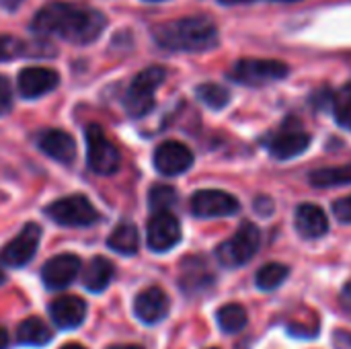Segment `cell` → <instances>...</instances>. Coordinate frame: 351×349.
<instances>
[{
    "label": "cell",
    "instance_id": "1",
    "mask_svg": "<svg viewBox=\"0 0 351 349\" xmlns=\"http://www.w3.org/2000/svg\"><path fill=\"white\" fill-rule=\"evenodd\" d=\"M107 19L93 6L74 4V2H49L41 6L33 21L31 31L37 35H56L76 45H86L99 39L105 31Z\"/></svg>",
    "mask_w": 351,
    "mask_h": 349
},
{
    "label": "cell",
    "instance_id": "2",
    "mask_svg": "<svg viewBox=\"0 0 351 349\" xmlns=\"http://www.w3.org/2000/svg\"><path fill=\"white\" fill-rule=\"evenodd\" d=\"M154 41L169 51L204 53L218 45V29L206 16H183L152 29Z\"/></svg>",
    "mask_w": 351,
    "mask_h": 349
},
{
    "label": "cell",
    "instance_id": "3",
    "mask_svg": "<svg viewBox=\"0 0 351 349\" xmlns=\"http://www.w3.org/2000/svg\"><path fill=\"white\" fill-rule=\"evenodd\" d=\"M165 78L167 70L162 66H148L134 76L123 97V107L130 117L140 119L154 109V95L158 86L165 82Z\"/></svg>",
    "mask_w": 351,
    "mask_h": 349
},
{
    "label": "cell",
    "instance_id": "4",
    "mask_svg": "<svg viewBox=\"0 0 351 349\" xmlns=\"http://www.w3.org/2000/svg\"><path fill=\"white\" fill-rule=\"evenodd\" d=\"M259 245H261L259 228L253 222H243L239 230L216 249V259L220 261V265L228 269L243 267L257 255Z\"/></svg>",
    "mask_w": 351,
    "mask_h": 349
},
{
    "label": "cell",
    "instance_id": "5",
    "mask_svg": "<svg viewBox=\"0 0 351 349\" xmlns=\"http://www.w3.org/2000/svg\"><path fill=\"white\" fill-rule=\"evenodd\" d=\"M86 163L88 169L97 175H113L119 169L121 156L115 144L107 138L101 125H86Z\"/></svg>",
    "mask_w": 351,
    "mask_h": 349
},
{
    "label": "cell",
    "instance_id": "6",
    "mask_svg": "<svg viewBox=\"0 0 351 349\" xmlns=\"http://www.w3.org/2000/svg\"><path fill=\"white\" fill-rule=\"evenodd\" d=\"M45 214L60 226L68 228H82V226H93L99 222V212L90 204L88 197L84 195H68L62 197L45 208Z\"/></svg>",
    "mask_w": 351,
    "mask_h": 349
},
{
    "label": "cell",
    "instance_id": "7",
    "mask_svg": "<svg viewBox=\"0 0 351 349\" xmlns=\"http://www.w3.org/2000/svg\"><path fill=\"white\" fill-rule=\"evenodd\" d=\"M290 74V66L278 60H257V58H245L234 62L230 70V78L247 84V86H263L267 82L282 80Z\"/></svg>",
    "mask_w": 351,
    "mask_h": 349
},
{
    "label": "cell",
    "instance_id": "8",
    "mask_svg": "<svg viewBox=\"0 0 351 349\" xmlns=\"http://www.w3.org/2000/svg\"><path fill=\"white\" fill-rule=\"evenodd\" d=\"M189 210L195 218H228L241 210L234 195L220 189H202L191 195Z\"/></svg>",
    "mask_w": 351,
    "mask_h": 349
},
{
    "label": "cell",
    "instance_id": "9",
    "mask_svg": "<svg viewBox=\"0 0 351 349\" xmlns=\"http://www.w3.org/2000/svg\"><path fill=\"white\" fill-rule=\"evenodd\" d=\"M181 241V224L179 220L169 212H154V216L148 220L146 226V243L148 249L154 253H167L173 247H177Z\"/></svg>",
    "mask_w": 351,
    "mask_h": 349
},
{
    "label": "cell",
    "instance_id": "10",
    "mask_svg": "<svg viewBox=\"0 0 351 349\" xmlns=\"http://www.w3.org/2000/svg\"><path fill=\"white\" fill-rule=\"evenodd\" d=\"M41 241V228L35 222L25 224V228L0 251V263L8 267H25L37 253Z\"/></svg>",
    "mask_w": 351,
    "mask_h": 349
},
{
    "label": "cell",
    "instance_id": "11",
    "mask_svg": "<svg viewBox=\"0 0 351 349\" xmlns=\"http://www.w3.org/2000/svg\"><path fill=\"white\" fill-rule=\"evenodd\" d=\"M152 163L160 175L177 177V175H183L191 169L193 152L177 140H167V142L158 144V148L154 150Z\"/></svg>",
    "mask_w": 351,
    "mask_h": 349
},
{
    "label": "cell",
    "instance_id": "12",
    "mask_svg": "<svg viewBox=\"0 0 351 349\" xmlns=\"http://www.w3.org/2000/svg\"><path fill=\"white\" fill-rule=\"evenodd\" d=\"M80 269H82V261L76 255L72 253L56 255L49 261H45V265L41 267V280L47 290H66L78 278Z\"/></svg>",
    "mask_w": 351,
    "mask_h": 349
},
{
    "label": "cell",
    "instance_id": "13",
    "mask_svg": "<svg viewBox=\"0 0 351 349\" xmlns=\"http://www.w3.org/2000/svg\"><path fill=\"white\" fill-rule=\"evenodd\" d=\"M60 82V74L51 68L43 66H29L19 72L16 88L23 99H39L51 93Z\"/></svg>",
    "mask_w": 351,
    "mask_h": 349
},
{
    "label": "cell",
    "instance_id": "14",
    "mask_svg": "<svg viewBox=\"0 0 351 349\" xmlns=\"http://www.w3.org/2000/svg\"><path fill=\"white\" fill-rule=\"evenodd\" d=\"M37 148L60 165H72L76 158V140L64 130H43L35 136Z\"/></svg>",
    "mask_w": 351,
    "mask_h": 349
},
{
    "label": "cell",
    "instance_id": "15",
    "mask_svg": "<svg viewBox=\"0 0 351 349\" xmlns=\"http://www.w3.org/2000/svg\"><path fill=\"white\" fill-rule=\"evenodd\" d=\"M169 296L160 288H146L134 298V315L144 325H156L169 317Z\"/></svg>",
    "mask_w": 351,
    "mask_h": 349
},
{
    "label": "cell",
    "instance_id": "16",
    "mask_svg": "<svg viewBox=\"0 0 351 349\" xmlns=\"http://www.w3.org/2000/svg\"><path fill=\"white\" fill-rule=\"evenodd\" d=\"M311 146V134L302 130H282L271 136L267 142V150L276 160H290L300 154H304Z\"/></svg>",
    "mask_w": 351,
    "mask_h": 349
},
{
    "label": "cell",
    "instance_id": "17",
    "mask_svg": "<svg viewBox=\"0 0 351 349\" xmlns=\"http://www.w3.org/2000/svg\"><path fill=\"white\" fill-rule=\"evenodd\" d=\"M49 317L58 329H76L86 319V302L78 296H60L49 304Z\"/></svg>",
    "mask_w": 351,
    "mask_h": 349
},
{
    "label": "cell",
    "instance_id": "18",
    "mask_svg": "<svg viewBox=\"0 0 351 349\" xmlns=\"http://www.w3.org/2000/svg\"><path fill=\"white\" fill-rule=\"evenodd\" d=\"M294 226H296V232L302 239L317 241V239H321V237H325L329 232V218H327V214L319 206L302 204V206L296 208Z\"/></svg>",
    "mask_w": 351,
    "mask_h": 349
},
{
    "label": "cell",
    "instance_id": "19",
    "mask_svg": "<svg viewBox=\"0 0 351 349\" xmlns=\"http://www.w3.org/2000/svg\"><path fill=\"white\" fill-rule=\"evenodd\" d=\"M113 274H115V269H113V263L109 259L93 257L88 261V265L84 267V272H82V286L88 292L99 294V292H103L111 284Z\"/></svg>",
    "mask_w": 351,
    "mask_h": 349
},
{
    "label": "cell",
    "instance_id": "20",
    "mask_svg": "<svg viewBox=\"0 0 351 349\" xmlns=\"http://www.w3.org/2000/svg\"><path fill=\"white\" fill-rule=\"evenodd\" d=\"M107 247L119 255H136L138 247H140V237H138V228L130 222H123L119 226H115L107 239Z\"/></svg>",
    "mask_w": 351,
    "mask_h": 349
},
{
    "label": "cell",
    "instance_id": "21",
    "mask_svg": "<svg viewBox=\"0 0 351 349\" xmlns=\"http://www.w3.org/2000/svg\"><path fill=\"white\" fill-rule=\"evenodd\" d=\"M16 341L21 346H29V348H43V346H47L51 341V331L41 319L31 317V319H25L19 325Z\"/></svg>",
    "mask_w": 351,
    "mask_h": 349
},
{
    "label": "cell",
    "instance_id": "22",
    "mask_svg": "<svg viewBox=\"0 0 351 349\" xmlns=\"http://www.w3.org/2000/svg\"><path fill=\"white\" fill-rule=\"evenodd\" d=\"M216 321H218L220 331H224L228 335H237L247 327L249 315L241 304H226L216 313Z\"/></svg>",
    "mask_w": 351,
    "mask_h": 349
},
{
    "label": "cell",
    "instance_id": "23",
    "mask_svg": "<svg viewBox=\"0 0 351 349\" xmlns=\"http://www.w3.org/2000/svg\"><path fill=\"white\" fill-rule=\"evenodd\" d=\"M290 276V267L284 263H265L263 267H259L257 276H255V286L261 292H274L278 290Z\"/></svg>",
    "mask_w": 351,
    "mask_h": 349
},
{
    "label": "cell",
    "instance_id": "24",
    "mask_svg": "<svg viewBox=\"0 0 351 349\" xmlns=\"http://www.w3.org/2000/svg\"><path fill=\"white\" fill-rule=\"evenodd\" d=\"M308 181L313 187H337V185H350L351 183V165L343 167H327L313 171L308 175Z\"/></svg>",
    "mask_w": 351,
    "mask_h": 349
},
{
    "label": "cell",
    "instance_id": "25",
    "mask_svg": "<svg viewBox=\"0 0 351 349\" xmlns=\"http://www.w3.org/2000/svg\"><path fill=\"white\" fill-rule=\"evenodd\" d=\"M195 97L210 109L218 111V109H224L230 101V91L222 84H216V82H204L195 88Z\"/></svg>",
    "mask_w": 351,
    "mask_h": 349
},
{
    "label": "cell",
    "instance_id": "26",
    "mask_svg": "<svg viewBox=\"0 0 351 349\" xmlns=\"http://www.w3.org/2000/svg\"><path fill=\"white\" fill-rule=\"evenodd\" d=\"M333 117L335 123L343 130H351V82L341 86L335 95H333Z\"/></svg>",
    "mask_w": 351,
    "mask_h": 349
},
{
    "label": "cell",
    "instance_id": "27",
    "mask_svg": "<svg viewBox=\"0 0 351 349\" xmlns=\"http://www.w3.org/2000/svg\"><path fill=\"white\" fill-rule=\"evenodd\" d=\"M148 204L152 212L171 210L177 204V191L171 185H154L148 193Z\"/></svg>",
    "mask_w": 351,
    "mask_h": 349
},
{
    "label": "cell",
    "instance_id": "28",
    "mask_svg": "<svg viewBox=\"0 0 351 349\" xmlns=\"http://www.w3.org/2000/svg\"><path fill=\"white\" fill-rule=\"evenodd\" d=\"M27 53V45L12 37V35H0V62L16 60Z\"/></svg>",
    "mask_w": 351,
    "mask_h": 349
},
{
    "label": "cell",
    "instance_id": "29",
    "mask_svg": "<svg viewBox=\"0 0 351 349\" xmlns=\"http://www.w3.org/2000/svg\"><path fill=\"white\" fill-rule=\"evenodd\" d=\"M12 109V88L6 76H0V117Z\"/></svg>",
    "mask_w": 351,
    "mask_h": 349
},
{
    "label": "cell",
    "instance_id": "30",
    "mask_svg": "<svg viewBox=\"0 0 351 349\" xmlns=\"http://www.w3.org/2000/svg\"><path fill=\"white\" fill-rule=\"evenodd\" d=\"M333 214L339 222L351 224V195H346L333 204Z\"/></svg>",
    "mask_w": 351,
    "mask_h": 349
},
{
    "label": "cell",
    "instance_id": "31",
    "mask_svg": "<svg viewBox=\"0 0 351 349\" xmlns=\"http://www.w3.org/2000/svg\"><path fill=\"white\" fill-rule=\"evenodd\" d=\"M335 348L351 349V333L337 331V333H335Z\"/></svg>",
    "mask_w": 351,
    "mask_h": 349
},
{
    "label": "cell",
    "instance_id": "32",
    "mask_svg": "<svg viewBox=\"0 0 351 349\" xmlns=\"http://www.w3.org/2000/svg\"><path fill=\"white\" fill-rule=\"evenodd\" d=\"M341 304L351 313V282H348L341 290Z\"/></svg>",
    "mask_w": 351,
    "mask_h": 349
},
{
    "label": "cell",
    "instance_id": "33",
    "mask_svg": "<svg viewBox=\"0 0 351 349\" xmlns=\"http://www.w3.org/2000/svg\"><path fill=\"white\" fill-rule=\"evenodd\" d=\"M21 2H23V0H0V6H2L4 10H16V8L21 6Z\"/></svg>",
    "mask_w": 351,
    "mask_h": 349
},
{
    "label": "cell",
    "instance_id": "34",
    "mask_svg": "<svg viewBox=\"0 0 351 349\" xmlns=\"http://www.w3.org/2000/svg\"><path fill=\"white\" fill-rule=\"evenodd\" d=\"M10 346V337H8V331L4 327H0V349H8Z\"/></svg>",
    "mask_w": 351,
    "mask_h": 349
},
{
    "label": "cell",
    "instance_id": "35",
    "mask_svg": "<svg viewBox=\"0 0 351 349\" xmlns=\"http://www.w3.org/2000/svg\"><path fill=\"white\" fill-rule=\"evenodd\" d=\"M107 349H144L142 346H111Z\"/></svg>",
    "mask_w": 351,
    "mask_h": 349
},
{
    "label": "cell",
    "instance_id": "36",
    "mask_svg": "<svg viewBox=\"0 0 351 349\" xmlns=\"http://www.w3.org/2000/svg\"><path fill=\"white\" fill-rule=\"evenodd\" d=\"M62 349H84L82 346H78V344H68V346H64Z\"/></svg>",
    "mask_w": 351,
    "mask_h": 349
},
{
    "label": "cell",
    "instance_id": "37",
    "mask_svg": "<svg viewBox=\"0 0 351 349\" xmlns=\"http://www.w3.org/2000/svg\"><path fill=\"white\" fill-rule=\"evenodd\" d=\"M224 4H237V2H249V0H220Z\"/></svg>",
    "mask_w": 351,
    "mask_h": 349
},
{
    "label": "cell",
    "instance_id": "38",
    "mask_svg": "<svg viewBox=\"0 0 351 349\" xmlns=\"http://www.w3.org/2000/svg\"><path fill=\"white\" fill-rule=\"evenodd\" d=\"M0 284H4V272L0 269Z\"/></svg>",
    "mask_w": 351,
    "mask_h": 349
},
{
    "label": "cell",
    "instance_id": "39",
    "mask_svg": "<svg viewBox=\"0 0 351 349\" xmlns=\"http://www.w3.org/2000/svg\"><path fill=\"white\" fill-rule=\"evenodd\" d=\"M278 2H296V0H278Z\"/></svg>",
    "mask_w": 351,
    "mask_h": 349
},
{
    "label": "cell",
    "instance_id": "40",
    "mask_svg": "<svg viewBox=\"0 0 351 349\" xmlns=\"http://www.w3.org/2000/svg\"><path fill=\"white\" fill-rule=\"evenodd\" d=\"M146 2H162V0H146Z\"/></svg>",
    "mask_w": 351,
    "mask_h": 349
},
{
    "label": "cell",
    "instance_id": "41",
    "mask_svg": "<svg viewBox=\"0 0 351 349\" xmlns=\"http://www.w3.org/2000/svg\"><path fill=\"white\" fill-rule=\"evenodd\" d=\"M210 349H218V348H210Z\"/></svg>",
    "mask_w": 351,
    "mask_h": 349
}]
</instances>
